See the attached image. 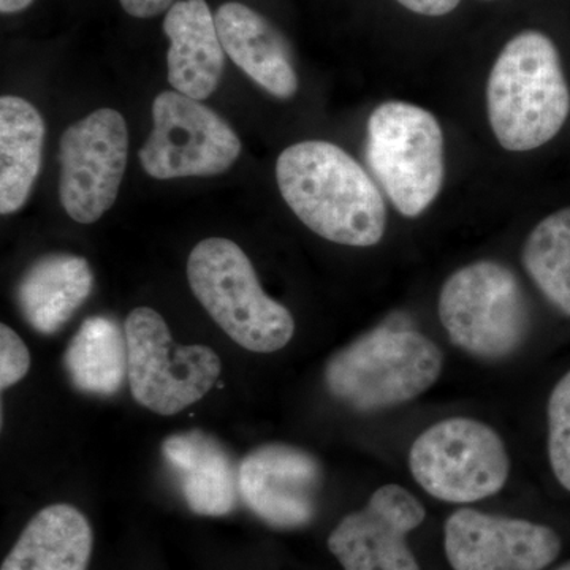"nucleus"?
Here are the masks:
<instances>
[{
	"label": "nucleus",
	"instance_id": "f257e3e1",
	"mask_svg": "<svg viewBox=\"0 0 570 570\" xmlns=\"http://www.w3.org/2000/svg\"><path fill=\"white\" fill-rule=\"evenodd\" d=\"M276 181L288 208L322 238L355 247L374 246L384 238V197L340 146L322 140L288 146L277 159Z\"/></svg>",
	"mask_w": 570,
	"mask_h": 570
},
{
	"label": "nucleus",
	"instance_id": "f03ea898",
	"mask_svg": "<svg viewBox=\"0 0 570 570\" xmlns=\"http://www.w3.org/2000/svg\"><path fill=\"white\" fill-rule=\"evenodd\" d=\"M487 108L491 130L508 151H532L560 134L570 94L550 37L524 31L502 48L487 85Z\"/></svg>",
	"mask_w": 570,
	"mask_h": 570
},
{
	"label": "nucleus",
	"instance_id": "7ed1b4c3",
	"mask_svg": "<svg viewBox=\"0 0 570 570\" xmlns=\"http://www.w3.org/2000/svg\"><path fill=\"white\" fill-rule=\"evenodd\" d=\"M187 281L206 313L238 346L272 354L291 343L295 321L269 298L249 257L227 238H206L187 261Z\"/></svg>",
	"mask_w": 570,
	"mask_h": 570
},
{
	"label": "nucleus",
	"instance_id": "20e7f679",
	"mask_svg": "<svg viewBox=\"0 0 570 570\" xmlns=\"http://www.w3.org/2000/svg\"><path fill=\"white\" fill-rule=\"evenodd\" d=\"M442 354L414 330L381 326L341 348L325 366V385L336 400L370 412L407 403L436 384Z\"/></svg>",
	"mask_w": 570,
	"mask_h": 570
},
{
	"label": "nucleus",
	"instance_id": "39448f33",
	"mask_svg": "<svg viewBox=\"0 0 570 570\" xmlns=\"http://www.w3.org/2000/svg\"><path fill=\"white\" fill-rule=\"evenodd\" d=\"M366 163L396 212L419 217L441 194L444 134L433 112L385 102L367 121Z\"/></svg>",
	"mask_w": 570,
	"mask_h": 570
},
{
	"label": "nucleus",
	"instance_id": "423d86ee",
	"mask_svg": "<svg viewBox=\"0 0 570 570\" xmlns=\"http://www.w3.org/2000/svg\"><path fill=\"white\" fill-rule=\"evenodd\" d=\"M439 318L456 347L487 360L519 351L530 309L519 277L497 262H475L453 273L439 295Z\"/></svg>",
	"mask_w": 570,
	"mask_h": 570
},
{
	"label": "nucleus",
	"instance_id": "0eeeda50",
	"mask_svg": "<svg viewBox=\"0 0 570 570\" xmlns=\"http://www.w3.org/2000/svg\"><path fill=\"white\" fill-rule=\"evenodd\" d=\"M129 384L134 400L154 414L175 415L209 393L220 376L219 355L208 346H178L151 307L126 318Z\"/></svg>",
	"mask_w": 570,
	"mask_h": 570
},
{
	"label": "nucleus",
	"instance_id": "6e6552de",
	"mask_svg": "<svg viewBox=\"0 0 570 570\" xmlns=\"http://www.w3.org/2000/svg\"><path fill=\"white\" fill-rule=\"evenodd\" d=\"M420 487L439 501L469 504L504 489L510 471L501 436L472 419H448L423 431L409 453Z\"/></svg>",
	"mask_w": 570,
	"mask_h": 570
},
{
	"label": "nucleus",
	"instance_id": "1a4fd4ad",
	"mask_svg": "<svg viewBox=\"0 0 570 570\" xmlns=\"http://www.w3.org/2000/svg\"><path fill=\"white\" fill-rule=\"evenodd\" d=\"M153 119L154 129L138 153L153 178L225 174L242 154L235 130L212 108L181 92L159 94Z\"/></svg>",
	"mask_w": 570,
	"mask_h": 570
},
{
	"label": "nucleus",
	"instance_id": "9d476101",
	"mask_svg": "<svg viewBox=\"0 0 570 570\" xmlns=\"http://www.w3.org/2000/svg\"><path fill=\"white\" fill-rule=\"evenodd\" d=\"M129 156L121 112L102 108L67 127L59 146V197L78 224H94L115 205Z\"/></svg>",
	"mask_w": 570,
	"mask_h": 570
},
{
	"label": "nucleus",
	"instance_id": "9b49d317",
	"mask_svg": "<svg viewBox=\"0 0 570 570\" xmlns=\"http://www.w3.org/2000/svg\"><path fill=\"white\" fill-rule=\"evenodd\" d=\"M425 517L411 491L389 483L374 491L365 508L341 520L328 550L344 570H422L406 538Z\"/></svg>",
	"mask_w": 570,
	"mask_h": 570
},
{
	"label": "nucleus",
	"instance_id": "f8f14e48",
	"mask_svg": "<svg viewBox=\"0 0 570 570\" xmlns=\"http://www.w3.org/2000/svg\"><path fill=\"white\" fill-rule=\"evenodd\" d=\"M444 547L453 570H543L561 539L543 524L460 509L445 521Z\"/></svg>",
	"mask_w": 570,
	"mask_h": 570
},
{
	"label": "nucleus",
	"instance_id": "ddd939ff",
	"mask_svg": "<svg viewBox=\"0 0 570 570\" xmlns=\"http://www.w3.org/2000/svg\"><path fill=\"white\" fill-rule=\"evenodd\" d=\"M322 468L311 453L287 444L254 449L239 464V494L255 515L277 530L314 520Z\"/></svg>",
	"mask_w": 570,
	"mask_h": 570
},
{
	"label": "nucleus",
	"instance_id": "4468645a",
	"mask_svg": "<svg viewBox=\"0 0 570 570\" xmlns=\"http://www.w3.org/2000/svg\"><path fill=\"white\" fill-rule=\"evenodd\" d=\"M228 58L250 80L277 99L298 91L294 55L283 33L261 13L239 2H227L214 14Z\"/></svg>",
	"mask_w": 570,
	"mask_h": 570
},
{
	"label": "nucleus",
	"instance_id": "2eb2a0df",
	"mask_svg": "<svg viewBox=\"0 0 570 570\" xmlns=\"http://www.w3.org/2000/svg\"><path fill=\"white\" fill-rule=\"evenodd\" d=\"M160 452L194 513L224 517L234 512L239 494V468L216 438L202 430L170 434L164 439Z\"/></svg>",
	"mask_w": 570,
	"mask_h": 570
},
{
	"label": "nucleus",
	"instance_id": "dca6fc26",
	"mask_svg": "<svg viewBox=\"0 0 570 570\" xmlns=\"http://www.w3.org/2000/svg\"><path fill=\"white\" fill-rule=\"evenodd\" d=\"M164 32L170 40L167 66L171 88L190 99H208L223 78L225 50L206 0L175 2L165 14Z\"/></svg>",
	"mask_w": 570,
	"mask_h": 570
},
{
	"label": "nucleus",
	"instance_id": "f3484780",
	"mask_svg": "<svg viewBox=\"0 0 570 570\" xmlns=\"http://www.w3.org/2000/svg\"><path fill=\"white\" fill-rule=\"evenodd\" d=\"M91 266L80 255L51 254L29 266L17 287L22 317L40 335L59 332L91 295Z\"/></svg>",
	"mask_w": 570,
	"mask_h": 570
},
{
	"label": "nucleus",
	"instance_id": "a211bd4d",
	"mask_svg": "<svg viewBox=\"0 0 570 570\" xmlns=\"http://www.w3.org/2000/svg\"><path fill=\"white\" fill-rule=\"evenodd\" d=\"M91 523L70 504L41 509L26 524L0 570H88Z\"/></svg>",
	"mask_w": 570,
	"mask_h": 570
},
{
	"label": "nucleus",
	"instance_id": "6ab92c4d",
	"mask_svg": "<svg viewBox=\"0 0 570 570\" xmlns=\"http://www.w3.org/2000/svg\"><path fill=\"white\" fill-rule=\"evenodd\" d=\"M45 121L21 97L0 99V213L20 212L32 193L43 156Z\"/></svg>",
	"mask_w": 570,
	"mask_h": 570
},
{
	"label": "nucleus",
	"instance_id": "aec40b11",
	"mask_svg": "<svg viewBox=\"0 0 570 570\" xmlns=\"http://www.w3.org/2000/svg\"><path fill=\"white\" fill-rule=\"evenodd\" d=\"M63 365L71 385L86 395H116L129 376L126 332L110 317L86 318L67 346Z\"/></svg>",
	"mask_w": 570,
	"mask_h": 570
},
{
	"label": "nucleus",
	"instance_id": "412c9836",
	"mask_svg": "<svg viewBox=\"0 0 570 570\" xmlns=\"http://www.w3.org/2000/svg\"><path fill=\"white\" fill-rule=\"evenodd\" d=\"M523 265L547 299L570 316V208L535 225L524 243Z\"/></svg>",
	"mask_w": 570,
	"mask_h": 570
},
{
	"label": "nucleus",
	"instance_id": "4be33fe9",
	"mask_svg": "<svg viewBox=\"0 0 570 570\" xmlns=\"http://www.w3.org/2000/svg\"><path fill=\"white\" fill-rule=\"evenodd\" d=\"M549 453L553 474L570 491V371L550 395Z\"/></svg>",
	"mask_w": 570,
	"mask_h": 570
},
{
	"label": "nucleus",
	"instance_id": "5701e85b",
	"mask_svg": "<svg viewBox=\"0 0 570 570\" xmlns=\"http://www.w3.org/2000/svg\"><path fill=\"white\" fill-rule=\"evenodd\" d=\"M31 367V354L20 336L0 325V389L7 390L22 381Z\"/></svg>",
	"mask_w": 570,
	"mask_h": 570
},
{
	"label": "nucleus",
	"instance_id": "b1692460",
	"mask_svg": "<svg viewBox=\"0 0 570 570\" xmlns=\"http://www.w3.org/2000/svg\"><path fill=\"white\" fill-rule=\"evenodd\" d=\"M122 9L134 18H154L174 7L175 0H119Z\"/></svg>",
	"mask_w": 570,
	"mask_h": 570
},
{
	"label": "nucleus",
	"instance_id": "393cba45",
	"mask_svg": "<svg viewBox=\"0 0 570 570\" xmlns=\"http://www.w3.org/2000/svg\"><path fill=\"white\" fill-rule=\"evenodd\" d=\"M404 9L423 17H444L459 7L461 0H397Z\"/></svg>",
	"mask_w": 570,
	"mask_h": 570
},
{
	"label": "nucleus",
	"instance_id": "a878e982",
	"mask_svg": "<svg viewBox=\"0 0 570 570\" xmlns=\"http://www.w3.org/2000/svg\"><path fill=\"white\" fill-rule=\"evenodd\" d=\"M33 0H0V11L3 14L20 13V11L28 9Z\"/></svg>",
	"mask_w": 570,
	"mask_h": 570
},
{
	"label": "nucleus",
	"instance_id": "bb28decb",
	"mask_svg": "<svg viewBox=\"0 0 570 570\" xmlns=\"http://www.w3.org/2000/svg\"><path fill=\"white\" fill-rule=\"evenodd\" d=\"M557 570H570V561L566 562V564H562L561 568H558Z\"/></svg>",
	"mask_w": 570,
	"mask_h": 570
}]
</instances>
